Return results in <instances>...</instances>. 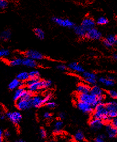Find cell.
Wrapping results in <instances>:
<instances>
[{
	"label": "cell",
	"instance_id": "20",
	"mask_svg": "<svg viewBox=\"0 0 117 142\" xmlns=\"http://www.w3.org/2000/svg\"><path fill=\"white\" fill-rule=\"evenodd\" d=\"M91 89L88 85L84 83H80L77 87V91L79 94H88Z\"/></svg>",
	"mask_w": 117,
	"mask_h": 142
},
{
	"label": "cell",
	"instance_id": "17",
	"mask_svg": "<svg viewBox=\"0 0 117 142\" xmlns=\"http://www.w3.org/2000/svg\"><path fill=\"white\" fill-rule=\"evenodd\" d=\"M22 65L30 68H34L37 67L38 63L36 60H33L29 58H25L23 59Z\"/></svg>",
	"mask_w": 117,
	"mask_h": 142
},
{
	"label": "cell",
	"instance_id": "55",
	"mask_svg": "<svg viewBox=\"0 0 117 142\" xmlns=\"http://www.w3.org/2000/svg\"><path fill=\"white\" fill-rule=\"evenodd\" d=\"M50 142H54L53 141H50Z\"/></svg>",
	"mask_w": 117,
	"mask_h": 142
},
{
	"label": "cell",
	"instance_id": "18",
	"mask_svg": "<svg viewBox=\"0 0 117 142\" xmlns=\"http://www.w3.org/2000/svg\"><path fill=\"white\" fill-rule=\"evenodd\" d=\"M106 131L110 138H114L117 135V129L113 127L111 124H108L106 126Z\"/></svg>",
	"mask_w": 117,
	"mask_h": 142
},
{
	"label": "cell",
	"instance_id": "46",
	"mask_svg": "<svg viewBox=\"0 0 117 142\" xmlns=\"http://www.w3.org/2000/svg\"><path fill=\"white\" fill-rule=\"evenodd\" d=\"M66 117V115L64 113H60L59 114V118L61 119H65Z\"/></svg>",
	"mask_w": 117,
	"mask_h": 142
},
{
	"label": "cell",
	"instance_id": "43",
	"mask_svg": "<svg viewBox=\"0 0 117 142\" xmlns=\"http://www.w3.org/2000/svg\"><path fill=\"white\" fill-rule=\"evenodd\" d=\"M111 125L114 128L117 129V117L113 118L111 120Z\"/></svg>",
	"mask_w": 117,
	"mask_h": 142
},
{
	"label": "cell",
	"instance_id": "49",
	"mask_svg": "<svg viewBox=\"0 0 117 142\" xmlns=\"http://www.w3.org/2000/svg\"><path fill=\"white\" fill-rule=\"evenodd\" d=\"M3 131L2 130V129L0 128V137L1 138H2V136H3Z\"/></svg>",
	"mask_w": 117,
	"mask_h": 142
},
{
	"label": "cell",
	"instance_id": "53",
	"mask_svg": "<svg viewBox=\"0 0 117 142\" xmlns=\"http://www.w3.org/2000/svg\"><path fill=\"white\" fill-rule=\"evenodd\" d=\"M116 43H117V36H116Z\"/></svg>",
	"mask_w": 117,
	"mask_h": 142
},
{
	"label": "cell",
	"instance_id": "15",
	"mask_svg": "<svg viewBox=\"0 0 117 142\" xmlns=\"http://www.w3.org/2000/svg\"><path fill=\"white\" fill-rule=\"evenodd\" d=\"M104 125L103 121L93 118L90 122V126L94 130H99L102 128Z\"/></svg>",
	"mask_w": 117,
	"mask_h": 142
},
{
	"label": "cell",
	"instance_id": "34",
	"mask_svg": "<svg viewBox=\"0 0 117 142\" xmlns=\"http://www.w3.org/2000/svg\"><path fill=\"white\" fill-rule=\"evenodd\" d=\"M10 55V51L8 49H0V57H7Z\"/></svg>",
	"mask_w": 117,
	"mask_h": 142
},
{
	"label": "cell",
	"instance_id": "24",
	"mask_svg": "<svg viewBox=\"0 0 117 142\" xmlns=\"http://www.w3.org/2000/svg\"><path fill=\"white\" fill-rule=\"evenodd\" d=\"M99 81L106 87H112L114 85L115 83L113 80L103 77H100V79H99Z\"/></svg>",
	"mask_w": 117,
	"mask_h": 142
},
{
	"label": "cell",
	"instance_id": "7",
	"mask_svg": "<svg viewBox=\"0 0 117 142\" xmlns=\"http://www.w3.org/2000/svg\"><path fill=\"white\" fill-rule=\"evenodd\" d=\"M7 118L14 124H19L22 119V114L19 112H8L7 114Z\"/></svg>",
	"mask_w": 117,
	"mask_h": 142
},
{
	"label": "cell",
	"instance_id": "6",
	"mask_svg": "<svg viewBox=\"0 0 117 142\" xmlns=\"http://www.w3.org/2000/svg\"><path fill=\"white\" fill-rule=\"evenodd\" d=\"M16 107L20 110H26L32 107L31 100H26L21 98L16 101Z\"/></svg>",
	"mask_w": 117,
	"mask_h": 142
},
{
	"label": "cell",
	"instance_id": "36",
	"mask_svg": "<svg viewBox=\"0 0 117 142\" xmlns=\"http://www.w3.org/2000/svg\"><path fill=\"white\" fill-rule=\"evenodd\" d=\"M52 98V94L51 93H47L44 97V102L45 104H46L47 102L51 101Z\"/></svg>",
	"mask_w": 117,
	"mask_h": 142
},
{
	"label": "cell",
	"instance_id": "47",
	"mask_svg": "<svg viewBox=\"0 0 117 142\" xmlns=\"http://www.w3.org/2000/svg\"><path fill=\"white\" fill-rule=\"evenodd\" d=\"M4 118H5L4 114L2 112H0V120H3Z\"/></svg>",
	"mask_w": 117,
	"mask_h": 142
},
{
	"label": "cell",
	"instance_id": "30",
	"mask_svg": "<svg viewBox=\"0 0 117 142\" xmlns=\"http://www.w3.org/2000/svg\"><path fill=\"white\" fill-rule=\"evenodd\" d=\"M82 77L84 78V79H89V78H91V79H97V75L95 73L93 72H84L82 73Z\"/></svg>",
	"mask_w": 117,
	"mask_h": 142
},
{
	"label": "cell",
	"instance_id": "48",
	"mask_svg": "<svg viewBox=\"0 0 117 142\" xmlns=\"http://www.w3.org/2000/svg\"><path fill=\"white\" fill-rule=\"evenodd\" d=\"M4 135L6 137H8V136H9L10 134V132H9L8 131H5L4 133Z\"/></svg>",
	"mask_w": 117,
	"mask_h": 142
},
{
	"label": "cell",
	"instance_id": "22",
	"mask_svg": "<svg viewBox=\"0 0 117 142\" xmlns=\"http://www.w3.org/2000/svg\"><path fill=\"white\" fill-rule=\"evenodd\" d=\"M25 90V89L24 88V87H20V88H19L18 89H17L14 93V97H13L14 100L17 101L21 99L22 98V97Z\"/></svg>",
	"mask_w": 117,
	"mask_h": 142
},
{
	"label": "cell",
	"instance_id": "12",
	"mask_svg": "<svg viewBox=\"0 0 117 142\" xmlns=\"http://www.w3.org/2000/svg\"><path fill=\"white\" fill-rule=\"evenodd\" d=\"M104 45L108 48H110L116 43V36L114 35H110L107 36L103 41Z\"/></svg>",
	"mask_w": 117,
	"mask_h": 142
},
{
	"label": "cell",
	"instance_id": "38",
	"mask_svg": "<svg viewBox=\"0 0 117 142\" xmlns=\"http://www.w3.org/2000/svg\"><path fill=\"white\" fill-rule=\"evenodd\" d=\"M84 80L87 83L91 85H95L97 82V80L95 79H91V78L85 79H84Z\"/></svg>",
	"mask_w": 117,
	"mask_h": 142
},
{
	"label": "cell",
	"instance_id": "4",
	"mask_svg": "<svg viewBox=\"0 0 117 142\" xmlns=\"http://www.w3.org/2000/svg\"><path fill=\"white\" fill-rule=\"evenodd\" d=\"M24 55L26 58H29L34 60H40L44 58V56L41 53L34 50H28L25 52Z\"/></svg>",
	"mask_w": 117,
	"mask_h": 142
},
{
	"label": "cell",
	"instance_id": "21",
	"mask_svg": "<svg viewBox=\"0 0 117 142\" xmlns=\"http://www.w3.org/2000/svg\"><path fill=\"white\" fill-rule=\"evenodd\" d=\"M106 108L109 113L117 112V102L111 101L107 103L106 105Z\"/></svg>",
	"mask_w": 117,
	"mask_h": 142
},
{
	"label": "cell",
	"instance_id": "13",
	"mask_svg": "<svg viewBox=\"0 0 117 142\" xmlns=\"http://www.w3.org/2000/svg\"><path fill=\"white\" fill-rule=\"evenodd\" d=\"M28 88H29V90L30 92H31L32 94L40 91V90L42 89H44L42 80H40L39 81L35 82V83L32 85L28 86Z\"/></svg>",
	"mask_w": 117,
	"mask_h": 142
},
{
	"label": "cell",
	"instance_id": "27",
	"mask_svg": "<svg viewBox=\"0 0 117 142\" xmlns=\"http://www.w3.org/2000/svg\"><path fill=\"white\" fill-rule=\"evenodd\" d=\"M34 32L39 39L43 40L45 38V33L40 28H36L34 30Z\"/></svg>",
	"mask_w": 117,
	"mask_h": 142
},
{
	"label": "cell",
	"instance_id": "10",
	"mask_svg": "<svg viewBox=\"0 0 117 142\" xmlns=\"http://www.w3.org/2000/svg\"><path fill=\"white\" fill-rule=\"evenodd\" d=\"M32 107L34 108H40L43 105L45 104L44 102V97L39 95H35L31 100Z\"/></svg>",
	"mask_w": 117,
	"mask_h": 142
},
{
	"label": "cell",
	"instance_id": "16",
	"mask_svg": "<svg viewBox=\"0 0 117 142\" xmlns=\"http://www.w3.org/2000/svg\"><path fill=\"white\" fill-rule=\"evenodd\" d=\"M25 83L24 82H22L19 81L17 78L11 81V82L9 83L8 86V88L10 90H13L14 89H16L20 87H23Z\"/></svg>",
	"mask_w": 117,
	"mask_h": 142
},
{
	"label": "cell",
	"instance_id": "9",
	"mask_svg": "<svg viewBox=\"0 0 117 142\" xmlns=\"http://www.w3.org/2000/svg\"><path fill=\"white\" fill-rule=\"evenodd\" d=\"M77 106L79 110L85 113H90L94 109V107L90 104L79 101L77 102Z\"/></svg>",
	"mask_w": 117,
	"mask_h": 142
},
{
	"label": "cell",
	"instance_id": "35",
	"mask_svg": "<svg viewBox=\"0 0 117 142\" xmlns=\"http://www.w3.org/2000/svg\"><path fill=\"white\" fill-rule=\"evenodd\" d=\"M40 80V79L38 78V79H35V78H30L28 81H26V84L28 86L32 85L34 83H35V82H37L38 81H39Z\"/></svg>",
	"mask_w": 117,
	"mask_h": 142
},
{
	"label": "cell",
	"instance_id": "40",
	"mask_svg": "<svg viewBox=\"0 0 117 142\" xmlns=\"http://www.w3.org/2000/svg\"><path fill=\"white\" fill-rule=\"evenodd\" d=\"M46 105L47 107L49 109H53L56 107V103L54 102H52V101H50L48 102H47L46 104Z\"/></svg>",
	"mask_w": 117,
	"mask_h": 142
},
{
	"label": "cell",
	"instance_id": "33",
	"mask_svg": "<svg viewBox=\"0 0 117 142\" xmlns=\"http://www.w3.org/2000/svg\"><path fill=\"white\" fill-rule=\"evenodd\" d=\"M97 23L98 25H106L108 23V20L105 17H101L98 18V19L97 20Z\"/></svg>",
	"mask_w": 117,
	"mask_h": 142
},
{
	"label": "cell",
	"instance_id": "37",
	"mask_svg": "<svg viewBox=\"0 0 117 142\" xmlns=\"http://www.w3.org/2000/svg\"><path fill=\"white\" fill-rule=\"evenodd\" d=\"M8 6V2L5 0H0V9H4Z\"/></svg>",
	"mask_w": 117,
	"mask_h": 142
},
{
	"label": "cell",
	"instance_id": "2",
	"mask_svg": "<svg viewBox=\"0 0 117 142\" xmlns=\"http://www.w3.org/2000/svg\"><path fill=\"white\" fill-rule=\"evenodd\" d=\"M78 101L87 103L90 104L94 108L100 103H102L98 97L95 95H91L90 93L88 94H79L78 96Z\"/></svg>",
	"mask_w": 117,
	"mask_h": 142
},
{
	"label": "cell",
	"instance_id": "25",
	"mask_svg": "<svg viewBox=\"0 0 117 142\" xmlns=\"http://www.w3.org/2000/svg\"><path fill=\"white\" fill-rule=\"evenodd\" d=\"M17 79L22 82L27 81L30 79L29 73L27 72H20L17 75Z\"/></svg>",
	"mask_w": 117,
	"mask_h": 142
},
{
	"label": "cell",
	"instance_id": "3",
	"mask_svg": "<svg viewBox=\"0 0 117 142\" xmlns=\"http://www.w3.org/2000/svg\"><path fill=\"white\" fill-rule=\"evenodd\" d=\"M52 20L57 25L63 27L67 28H73L75 27V24L70 20L67 19H63L58 17L52 18Z\"/></svg>",
	"mask_w": 117,
	"mask_h": 142
},
{
	"label": "cell",
	"instance_id": "28",
	"mask_svg": "<svg viewBox=\"0 0 117 142\" xmlns=\"http://www.w3.org/2000/svg\"><path fill=\"white\" fill-rule=\"evenodd\" d=\"M63 127V122L60 121H57L54 124V132L56 133H59L61 131Z\"/></svg>",
	"mask_w": 117,
	"mask_h": 142
},
{
	"label": "cell",
	"instance_id": "8",
	"mask_svg": "<svg viewBox=\"0 0 117 142\" xmlns=\"http://www.w3.org/2000/svg\"><path fill=\"white\" fill-rule=\"evenodd\" d=\"M81 26L87 32L90 30L95 28V22L91 18L87 17L83 20Z\"/></svg>",
	"mask_w": 117,
	"mask_h": 142
},
{
	"label": "cell",
	"instance_id": "41",
	"mask_svg": "<svg viewBox=\"0 0 117 142\" xmlns=\"http://www.w3.org/2000/svg\"><path fill=\"white\" fill-rule=\"evenodd\" d=\"M57 68L60 71H65L67 69V67L65 64H60L57 66Z\"/></svg>",
	"mask_w": 117,
	"mask_h": 142
},
{
	"label": "cell",
	"instance_id": "29",
	"mask_svg": "<svg viewBox=\"0 0 117 142\" xmlns=\"http://www.w3.org/2000/svg\"><path fill=\"white\" fill-rule=\"evenodd\" d=\"M74 138L77 141H83L84 138L83 133L81 131H78L74 136Z\"/></svg>",
	"mask_w": 117,
	"mask_h": 142
},
{
	"label": "cell",
	"instance_id": "31",
	"mask_svg": "<svg viewBox=\"0 0 117 142\" xmlns=\"http://www.w3.org/2000/svg\"><path fill=\"white\" fill-rule=\"evenodd\" d=\"M32 93L31 92H30L29 90H25L21 98L26 100H31L32 98Z\"/></svg>",
	"mask_w": 117,
	"mask_h": 142
},
{
	"label": "cell",
	"instance_id": "23",
	"mask_svg": "<svg viewBox=\"0 0 117 142\" xmlns=\"http://www.w3.org/2000/svg\"><path fill=\"white\" fill-rule=\"evenodd\" d=\"M11 37V32L10 30L3 31L0 34V39L3 41L9 40Z\"/></svg>",
	"mask_w": 117,
	"mask_h": 142
},
{
	"label": "cell",
	"instance_id": "50",
	"mask_svg": "<svg viewBox=\"0 0 117 142\" xmlns=\"http://www.w3.org/2000/svg\"><path fill=\"white\" fill-rule=\"evenodd\" d=\"M113 58L114 59L117 60V54H113Z\"/></svg>",
	"mask_w": 117,
	"mask_h": 142
},
{
	"label": "cell",
	"instance_id": "26",
	"mask_svg": "<svg viewBox=\"0 0 117 142\" xmlns=\"http://www.w3.org/2000/svg\"><path fill=\"white\" fill-rule=\"evenodd\" d=\"M23 62V58H15L11 60L9 64L10 65L12 66H19L21 65H22Z\"/></svg>",
	"mask_w": 117,
	"mask_h": 142
},
{
	"label": "cell",
	"instance_id": "39",
	"mask_svg": "<svg viewBox=\"0 0 117 142\" xmlns=\"http://www.w3.org/2000/svg\"><path fill=\"white\" fill-rule=\"evenodd\" d=\"M105 138V136L103 134L99 135L95 139V142H105L104 139Z\"/></svg>",
	"mask_w": 117,
	"mask_h": 142
},
{
	"label": "cell",
	"instance_id": "45",
	"mask_svg": "<svg viewBox=\"0 0 117 142\" xmlns=\"http://www.w3.org/2000/svg\"><path fill=\"white\" fill-rule=\"evenodd\" d=\"M40 135L42 138H45L47 136V133L45 130L44 129H41L40 130Z\"/></svg>",
	"mask_w": 117,
	"mask_h": 142
},
{
	"label": "cell",
	"instance_id": "5",
	"mask_svg": "<svg viewBox=\"0 0 117 142\" xmlns=\"http://www.w3.org/2000/svg\"><path fill=\"white\" fill-rule=\"evenodd\" d=\"M102 34L97 29L94 28L87 32L86 37L92 40H98L102 38Z\"/></svg>",
	"mask_w": 117,
	"mask_h": 142
},
{
	"label": "cell",
	"instance_id": "51",
	"mask_svg": "<svg viewBox=\"0 0 117 142\" xmlns=\"http://www.w3.org/2000/svg\"><path fill=\"white\" fill-rule=\"evenodd\" d=\"M16 142H25V141H24V140H22V139H20L19 140H17Z\"/></svg>",
	"mask_w": 117,
	"mask_h": 142
},
{
	"label": "cell",
	"instance_id": "52",
	"mask_svg": "<svg viewBox=\"0 0 117 142\" xmlns=\"http://www.w3.org/2000/svg\"><path fill=\"white\" fill-rule=\"evenodd\" d=\"M0 142H2V138L0 137Z\"/></svg>",
	"mask_w": 117,
	"mask_h": 142
},
{
	"label": "cell",
	"instance_id": "32",
	"mask_svg": "<svg viewBox=\"0 0 117 142\" xmlns=\"http://www.w3.org/2000/svg\"><path fill=\"white\" fill-rule=\"evenodd\" d=\"M30 78H35L38 79L39 78L40 73L38 70H32L29 73Z\"/></svg>",
	"mask_w": 117,
	"mask_h": 142
},
{
	"label": "cell",
	"instance_id": "42",
	"mask_svg": "<svg viewBox=\"0 0 117 142\" xmlns=\"http://www.w3.org/2000/svg\"><path fill=\"white\" fill-rule=\"evenodd\" d=\"M110 96L113 98H117V92L114 90H110L109 93Z\"/></svg>",
	"mask_w": 117,
	"mask_h": 142
},
{
	"label": "cell",
	"instance_id": "19",
	"mask_svg": "<svg viewBox=\"0 0 117 142\" xmlns=\"http://www.w3.org/2000/svg\"><path fill=\"white\" fill-rule=\"evenodd\" d=\"M74 31L77 36L79 38H84L86 37L87 31L81 26H75L74 27Z\"/></svg>",
	"mask_w": 117,
	"mask_h": 142
},
{
	"label": "cell",
	"instance_id": "54",
	"mask_svg": "<svg viewBox=\"0 0 117 142\" xmlns=\"http://www.w3.org/2000/svg\"><path fill=\"white\" fill-rule=\"evenodd\" d=\"M77 142H85V141H77Z\"/></svg>",
	"mask_w": 117,
	"mask_h": 142
},
{
	"label": "cell",
	"instance_id": "44",
	"mask_svg": "<svg viewBox=\"0 0 117 142\" xmlns=\"http://www.w3.org/2000/svg\"><path fill=\"white\" fill-rule=\"evenodd\" d=\"M43 117L46 119H50L52 117V115L49 112H45L43 114Z\"/></svg>",
	"mask_w": 117,
	"mask_h": 142
},
{
	"label": "cell",
	"instance_id": "1",
	"mask_svg": "<svg viewBox=\"0 0 117 142\" xmlns=\"http://www.w3.org/2000/svg\"><path fill=\"white\" fill-rule=\"evenodd\" d=\"M93 118L100 119L103 121H110L111 118L109 116V112L103 103H99L95 107V111L93 114Z\"/></svg>",
	"mask_w": 117,
	"mask_h": 142
},
{
	"label": "cell",
	"instance_id": "14",
	"mask_svg": "<svg viewBox=\"0 0 117 142\" xmlns=\"http://www.w3.org/2000/svg\"><path fill=\"white\" fill-rule=\"evenodd\" d=\"M68 68L73 72L79 73H83L84 72V69L82 65H81L79 64L76 63V62H73V63H70Z\"/></svg>",
	"mask_w": 117,
	"mask_h": 142
},
{
	"label": "cell",
	"instance_id": "11",
	"mask_svg": "<svg viewBox=\"0 0 117 142\" xmlns=\"http://www.w3.org/2000/svg\"><path fill=\"white\" fill-rule=\"evenodd\" d=\"M91 95H95L97 96L101 102H102L103 98H104V94H103V91L102 89L98 86H95L90 89V91Z\"/></svg>",
	"mask_w": 117,
	"mask_h": 142
}]
</instances>
